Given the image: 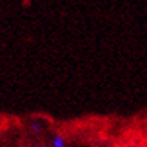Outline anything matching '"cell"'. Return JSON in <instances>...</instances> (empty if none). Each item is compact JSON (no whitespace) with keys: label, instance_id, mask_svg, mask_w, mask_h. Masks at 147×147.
Wrapping results in <instances>:
<instances>
[{"label":"cell","instance_id":"6da1fadb","mask_svg":"<svg viewBox=\"0 0 147 147\" xmlns=\"http://www.w3.org/2000/svg\"><path fill=\"white\" fill-rule=\"evenodd\" d=\"M50 147H66V138L59 132H54L50 138Z\"/></svg>","mask_w":147,"mask_h":147},{"label":"cell","instance_id":"7a4b0ae2","mask_svg":"<svg viewBox=\"0 0 147 147\" xmlns=\"http://www.w3.org/2000/svg\"><path fill=\"white\" fill-rule=\"evenodd\" d=\"M29 129L35 134V135H41V134L44 132V123L41 122V120L33 119V120L29 122Z\"/></svg>","mask_w":147,"mask_h":147},{"label":"cell","instance_id":"3957f363","mask_svg":"<svg viewBox=\"0 0 147 147\" xmlns=\"http://www.w3.org/2000/svg\"><path fill=\"white\" fill-rule=\"evenodd\" d=\"M35 147H47V146H44V144H38V146H35Z\"/></svg>","mask_w":147,"mask_h":147}]
</instances>
